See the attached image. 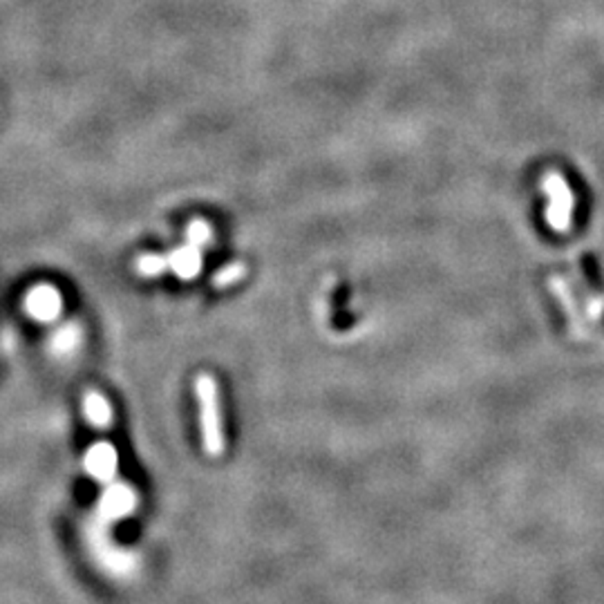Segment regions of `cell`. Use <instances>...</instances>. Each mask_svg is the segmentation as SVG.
Returning <instances> with one entry per match:
<instances>
[{
  "instance_id": "obj_1",
  "label": "cell",
  "mask_w": 604,
  "mask_h": 604,
  "mask_svg": "<svg viewBox=\"0 0 604 604\" xmlns=\"http://www.w3.org/2000/svg\"><path fill=\"white\" fill-rule=\"evenodd\" d=\"M195 399L200 405L202 445L209 457H220L224 453L222 408H220L218 381L211 374H200L195 378Z\"/></svg>"
},
{
  "instance_id": "obj_2",
  "label": "cell",
  "mask_w": 604,
  "mask_h": 604,
  "mask_svg": "<svg viewBox=\"0 0 604 604\" xmlns=\"http://www.w3.org/2000/svg\"><path fill=\"white\" fill-rule=\"evenodd\" d=\"M542 191L547 193V224L556 233H569L574 229L575 195L571 191L569 179L557 170H548L542 177Z\"/></svg>"
},
{
  "instance_id": "obj_3",
  "label": "cell",
  "mask_w": 604,
  "mask_h": 604,
  "mask_svg": "<svg viewBox=\"0 0 604 604\" xmlns=\"http://www.w3.org/2000/svg\"><path fill=\"white\" fill-rule=\"evenodd\" d=\"M22 306H25L27 315L36 323H56L63 314V296L52 285H36L27 291Z\"/></svg>"
},
{
  "instance_id": "obj_4",
  "label": "cell",
  "mask_w": 604,
  "mask_h": 604,
  "mask_svg": "<svg viewBox=\"0 0 604 604\" xmlns=\"http://www.w3.org/2000/svg\"><path fill=\"white\" fill-rule=\"evenodd\" d=\"M137 506V493L133 490L130 484H108V488L103 490L101 499H99L97 508V520L103 524H110V522L121 520V517L130 515Z\"/></svg>"
},
{
  "instance_id": "obj_5",
  "label": "cell",
  "mask_w": 604,
  "mask_h": 604,
  "mask_svg": "<svg viewBox=\"0 0 604 604\" xmlns=\"http://www.w3.org/2000/svg\"><path fill=\"white\" fill-rule=\"evenodd\" d=\"M85 472L92 477L99 484H112L116 477V466H119V454H116L115 445L108 441H97L90 445L83 459Z\"/></svg>"
},
{
  "instance_id": "obj_6",
  "label": "cell",
  "mask_w": 604,
  "mask_h": 604,
  "mask_svg": "<svg viewBox=\"0 0 604 604\" xmlns=\"http://www.w3.org/2000/svg\"><path fill=\"white\" fill-rule=\"evenodd\" d=\"M168 269L179 278V280H195L197 276L204 269V255H202V249L193 245H184L177 246V249L170 251L168 255Z\"/></svg>"
},
{
  "instance_id": "obj_7",
  "label": "cell",
  "mask_w": 604,
  "mask_h": 604,
  "mask_svg": "<svg viewBox=\"0 0 604 604\" xmlns=\"http://www.w3.org/2000/svg\"><path fill=\"white\" fill-rule=\"evenodd\" d=\"M81 405H83L85 421H88L92 427H97V430H108V427L115 423V412H112L110 401H108L101 392L88 390L83 394Z\"/></svg>"
},
{
  "instance_id": "obj_8",
  "label": "cell",
  "mask_w": 604,
  "mask_h": 604,
  "mask_svg": "<svg viewBox=\"0 0 604 604\" xmlns=\"http://www.w3.org/2000/svg\"><path fill=\"white\" fill-rule=\"evenodd\" d=\"M81 342H83V329L79 327V323H65L54 329L49 336V351L58 358H67L79 351Z\"/></svg>"
},
{
  "instance_id": "obj_9",
  "label": "cell",
  "mask_w": 604,
  "mask_h": 604,
  "mask_svg": "<svg viewBox=\"0 0 604 604\" xmlns=\"http://www.w3.org/2000/svg\"><path fill=\"white\" fill-rule=\"evenodd\" d=\"M548 287H551V294L560 300L562 306H565V314L569 315L571 332H575L578 336H584V333H587V329H584V318L582 314H580L578 302H575V296L574 291H571L569 282H566L565 278H551V280H548Z\"/></svg>"
},
{
  "instance_id": "obj_10",
  "label": "cell",
  "mask_w": 604,
  "mask_h": 604,
  "mask_svg": "<svg viewBox=\"0 0 604 604\" xmlns=\"http://www.w3.org/2000/svg\"><path fill=\"white\" fill-rule=\"evenodd\" d=\"M134 272L142 278H160L168 272V258L160 254H143L134 260Z\"/></svg>"
},
{
  "instance_id": "obj_11",
  "label": "cell",
  "mask_w": 604,
  "mask_h": 604,
  "mask_svg": "<svg viewBox=\"0 0 604 604\" xmlns=\"http://www.w3.org/2000/svg\"><path fill=\"white\" fill-rule=\"evenodd\" d=\"M186 242L204 251L213 242V229H211V224L204 222V220H193L186 227Z\"/></svg>"
},
{
  "instance_id": "obj_12",
  "label": "cell",
  "mask_w": 604,
  "mask_h": 604,
  "mask_svg": "<svg viewBox=\"0 0 604 604\" xmlns=\"http://www.w3.org/2000/svg\"><path fill=\"white\" fill-rule=\"evenodd\" d=\"M245 276H246V264L231 263L224 264V267L215 273L211 282H213V287H218V289H227V287H233L236 282H240Z\"/></svg>"
},
{
  "instance_id": "obj_13",
  "label": "cell",
  "mask_w": 604,
  "mask_h": 604,
  "mask_svg": "<svg viewBox=\"0 0 604 604\" xmlns=\"http://www.w3.org/2000/svg\"><path fill=\"white\" fill-rule=\"evenodd\" d=\"M589 315H591L593 320H602L604 318V300L600 296H591V300H589Z\"/></svg>"
}]
</instances>
